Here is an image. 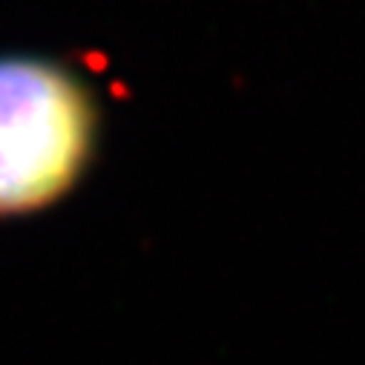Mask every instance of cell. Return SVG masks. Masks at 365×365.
<instances>
[{
  "instance_id": "obj_1",
  "label": "cell",
  "mask_w": 365,
  "mask_h": 365,
  "mask_svg": "<svg viewBox=\"0 0 365 365\" xmlns=\"http://www.w3.org/2000/svg\"><path fill=\"white\" fill-rule=\"evenodd\" d=\"M93 101L61 66L0 61V213L63 196L93 150Z\"/></svg>"
}]
</instances>
